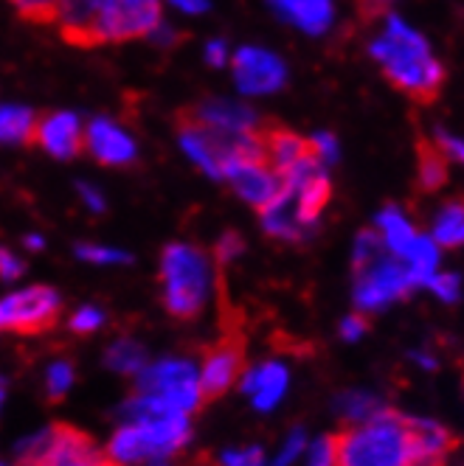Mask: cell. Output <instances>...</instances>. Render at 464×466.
<instances>
[{"label":"cell","instance_id":"cell-31","mask_svg":"<svg viewBox=\"0 0 464 466\" xmlns=\"http://www.w3.org/2000/svg\"><path fill=\"white\" fill-rule=\"evenodd\" d=\"M264 450L262 447H245V450H228L220 455L217 463L211 466H264Z\"/></svg>","mask_w":464,"mask_h":466},{"label":"cell","instance_id":"cell-29","mask_svg":"<svg viewBox=\"0 0 464 466\" xmlns=\"http://www.w3.org/2000/svg\"><path fill=\"white\" fill-rule=\"evenodd\" d=\"M77 256L93 264H129L132 261L129 253L119 248H105V245H77Z\"/></svg>","mask_w":464,"mask_h":466},{"label":"cell","instance_id":"cell-4","mask_svg":"<svg viewBox=\"0 0 464 466\" xmlns=\"http://www.w3.org/2000/svg\"><path fill=\"white\" fill-rule=\"evenodd\" d=\"M160 284H163V307L170 315L180 320H191L201 315L209 284L211 268L201 248L194 245H170L160 256Z\"/></svg>","mask_w":464,"mask_h":466},{"label":"cell","instance_id":"cell-1","mask_svg":"<svg viewBox=\"0 0 464 466\" xmlns=\"http://www.w3.org/2000/svg\"><path fill=\"white\" fill-rule=\"evenodd\" d=\"M369 51L380 62L386 82L406 93L414 105L428 107L442 96L448 82L445 65L430 54L428 40L400 17L388 15L386 31L369 46Z\"/></svg>","mask_w":464,"mask_h":466},{"label":"cell","instance_id":"cell-46","mask_svg":"<svg viewBox=\"0 0 464 466\" xmlns=\"http://www.w3.org/2000/svg\"><path fill=\"white\" fill-rule=\"evenodd\" d=\"M26 245H28V250H43L46 239L43 237H26Z\"/></svg>","mask_w":464,"mask_h":466},{"label":"cell","instance_id":"cell-15","mask_svg":"<svg viewBox=\"0 0 464 466\" xmlns=\"http://www.w3.org/2000/svg\"><path fill=\"white\" fill-rule=\"evenodd\" d=\"M183 113L206 127L225 132H253L262 121L253 107L242 102H231V98H206V102L183 107Z\"/></svg>","mask_w":464,"mask_h":466},{"label":"cell","instance_id":"cell-49","mask_svg":"<svg viewBox=\"0 0 464 466\" xmlns=\"http://www.w3.org/2000/svg\"><path fill=\"white\" fill-rule=\"evenodd\" d=\"M0 466H12V463H0Z\"/></svg>","mask_w":464,"mask_h":466},{"label":"cell","instance_id":"cell-48","mask_svg":"<svg viewBox=\"0 0 464 466\" xmlns=\"http://www.w3.org/2000/svg\"><path fill=\"white\" fill-rule=\"evenodd\" d=\"M150 466H172V463H167V461L160 458V461H155V463H150Z\"/></svg>","mask_w":464,"mask_h":466},{"label":"cell","instance_id":"cell-19","mask_svg":"<svg viewBox=\"0 0 464 466\" xmlns=\"http://www.w3.org/2000/svg\"><path fill=\"white\" fill-rule=\"evenodd\" d=\"M276 17L295 23L307 35H324L333 23V0H268Z\"/></svg>","mask_w":464,"mask_h":466},{"label":"cell","instance_id":"cell-40","mask_svg":"<svg viewBox=\"0 0 464 466\" xmlns=\"http://www.w3.org/2000/svg\"><path fill=\"white\" fill-rule=\"evenodd\" d=\"M357 12H360V20H377V17H388L391 15V0H357Z\"/></svg>","mask_w":464,"mask_h":466},{"label":"cell","instance_id":"cell-2","mask_svg":"<svg viewBox=\"0 0 464 466\" xmlns=\"http://www.w3.org/2000/svg\"><path fill=\"white\" fill-rule=\"evenodd\" d=\"M335 466H414L411 419L380 410L335 439Z\"/></svg>","mask_w":464,"mask_h":466},{"label":"cell","instance_id":"cell-14","mask_svg":"<svg viewBox=\"0 0 464 466\" xmlns=\"http://www.w3.org/2000/svg\"><path fill=\"white\" fill-rule=\"evenodd\" d=\"M225 180H231L234 191L245 199V203H251L256 211H262L264 206H271L284 188V177L276 169H271L268 163L237 166V169L231 172Z\"/></svg>","mask_w":464,"mask_h":466},{"label":"cell","instance_id":"cell-20","mask_svg":"<svg viewBox=\"0 0 464 466\" xmlns=\"http://www.w3.org/2000/svg\"><path fill=\"white\" fill-rule=\"evenodd\" d=\"M414 432V466H442L445 455L453 447L450 432L428 419H411Z\"/></svg>","mask_w":464,"mask_h":466},{"label":"cell","instance_id":"cell-33","mask_svg":"<svg viewBox=\"0 0 464 466\" xmlns=\"http://www.w3.org/2000/svg\"><path fill=\"white\" fill-rule=\"evenodd\" d=\"M428 287L434 289L442 301H459V292H461V287H459V276L456 273H442V276H430L428 279Z\"/></svg>","mask_w":464,"mask_h":466},{"label":"cell","instance_id":"cell-7","mask_svg":"<svg viewBox=\"0 0 464 466\" xmlns=\"http://www.w3.org/2000/svg\"><path fill=\"white\" fill-rule=\"evenodd\" d=\"M160 23V0H102L96 23L98 46L144 40Z\"/></svg>","mask_w":464,"mask_h":466},{"label":"cell","instance_id":"cell-25","mask_svg":"<svg viewBox=\"0 0 464 466\" xmlns=\"http://www.w3.org/2000/svg\"><path fill=\"white\" fill-rule=\"evenodd\" d=\"M464 239V211H461V199H453L448 203L437 222H434V242L445 245V248H459Z\"/></svg>","mask_w":464,"mask_h":466},{"label":"cell","instance_id":"cell-11","mask_svg":"<svg viewBox=\"0 0 464 466\" xmlns=\"http://www.w3.org/2000/svg\"><path fill=\"white\" fill-rule=\"evenodd\" d=\"M231 68H234V79L242 93H273L287 82V68L284 62L253 46H245L231 59Z\"/></svg>","mask_w":464,"mask_h":466},{"label":"cell","instance_id":"cell-44","mask_svg":"<svg viewBox=\"0 0 464 466\" xmlns=\"http://www.w3.org/2000/svg\"><path fill=\"white\" fill-rule=\"evenodd\" d=\"M225 59H228V46H225V40H211V43L206 46V62L211 65V68H222Z\"/></svg>","mask_w":464,"mask_h":466},{"label":"cell","instance_id":"cell-37","mask_svg":"<svg viewBox=\"0 0 464 466\" xmlns=\"http://www.w3.org/2000/svg\"><path fill=\"white\" fill-rule=\"evenodd\" d=\"M315 147V155L321 163H335L338 160V138L329 136V132H318V136L310 138Z\"/></svg>","mask_w":464,"mask_h":466},{"label":"cell","instance_id":"cell-24","mask_svg":"<svg viewBox=\"0 0 464 466\" xmlns=\"http://www.w3.org/2000/svg\"><path fill=\"white\" fill-rule=\"evenodd\" d=\"M377 225H380V239H383V245H386V250L391 253V256H397L400 258L406 250H408V245L414 242V228H411V222L403 217V211L400 208H394V206H388L380 217H377Z\"/></svg>","mask_w":464,"mask_h":466},{"label":"cell","instance_id":"cell-27","mask_svg":"<svg viewBox=\"0 0 464 466\" xmlns=\"http://www.w3.org/2000/svg\"><path fill=\"white\" fill-rule=\"evenodd\" d=\"M26 23L51 25L59 17V0H9Z\"/></svg>","mask_w":464,"mask_h":466},{"label":"cell","instance_id":"cell-39","mask_svg":"<svg viewBox=\"0 0 464 466\" xmlns=\"http://www.w3.org/2000/svg\"><path fill=\"white\" fill-rule=\"evenodd\" d=\"M23 270H26V264L15 253L6 250V248H0V279H4V281H15V279L23 276Z\"/></svg>","mask_w":464,"mask_h":466},{"label":"cell","instance_id":"cell-45","mask_svg":"<svg viewBox=\"0 0 464 466\" xmlns=\"http://www.w3.org/2000/svg\"><path fill=\"white\" fill-rule=\"evenodd\" d=\"M172 4L180 12H186V15H203V12H209V0H172Z\"/></svg>","mask_w":464,"mask_h":466},{"label":"cell","instance_id":"cell-28","mask_svg":"<svg viewBox=\"0 0 464 466\" xmlns=\"http://www.w3.org/2000/svg\"><path fill=\"white\" fill-rule=\"evenodd\" d=\"M338 410L352 421H366L375 413H380L383 408L377 402V396H372V393H344L338 399Z\"/></svg>","mask_w":464,"mask_h":466},{"label":"cell","instance_id":"cell-42","mask_svg":"<svg viewBox=\"0 0 464 466\" xmlns=\"http://www.w3.org/2000/svg\"><path fill=\"white\" fill-rule=\"evenodd\" d=\"M434 144L448 155V157H453V160H461V155H464V149H461V141L459 138H453L450 132H445V129H437V138H434Z\"/></svg>","mask_w":464,"mask_h":466},{"label":"cell","instance_id":"cell-30","mask_svg":"<svg viewBox=\"0 0 464 466\" xmlns=\"http://www.w3.org/2000/svg\"><path fill=\"white\" fill-rule=\"evenodd\" d=\"M71 385H74V365L71 362H54L46 374V388H48L51 399H59L62 393H68Z\"/></svg>","mask_w":464,"mask_h":466},{"label":"cell","instance_id":"cell-47","mask_svg":"<svg viewBox=\"0 0 464 466\" xmlns=\"http://www.w3.org/2000/svg\"><path fill=\"white\" fill-rule=\"evenodd\" d=\"M4 396H6V382L0 380V402H4Z\"/></svg>","mask_w":464,"mask_h":466},{"label":"cell","instance_id":"cell-26","mask_svg":"<svg viewBox=\"0 0 464 466\" xmlns=\"http://www.w3.org/2000/svg\"><path fill=\"white\" fill-rule=\"evenodd\" d=\"M108 365L119 374H141L147 369V354L139 343L132 340H119L108 351Z\"/></svg>","mask_w":464,"mask_h":466},{"label":"cell","instance_id":"cell-38","mask_svg":"<svg viewBox=\"0 0 464 466\" xmlns=\"http://www.w3.org/2000/svg\"><path fill=\"white\" fill-rule=\"evenodd\" d=\"M310 466H335V439L333 436H326V439L313 444Z\"/></svg>","mask_w":464,"mask_h":466},{"label":"cell","instance_id":"cell-43","mask_svg":"<svg viewBox=\"0 0 464 466\" xmlns=\"http://www.w3.org/2000/svg\"><path fill=\"white\" fill-rule=\"evenodd\" d=\"M77 188H79V194H82V199H85V206H88L90 211H96V214H102V211H105V197H102V191H98L96 186L79 183Z\"/></svg>","mask_w":464,"mask_h":466},{"label":"cell","instance_id":"cell-32","mask_svg":"<svg viewBox=\"0 0 464 466\" xmlns=\"http://www.w3.org/2000/svg\"><path fill=\"white\" fill-rule=\"evenodd\" d=\"M102 323H105V312L98 309V307H82L71 318V329L77 331V335H88V331H96Z\"/></svg>","mask_w":464,"mask_h":466},{"label":"cell","instance_id":"cell-13","mask_svg":"<svg viewBox=\"0 0 464 466\" xmlns=\"http://www.w3.org/2000/svg\"><path fill=\"white\" fill-rule=\"evenodd\" d=\"M37 144L59 160H71V157H79L85 152V129L74 113L40 116Z\"/></svg>","mask_w":464,"mask_h":466},{"label":"cell","instance_id":"cell-10","mask_svg":"<svg viewBox=\"0 0 464 466\" xmlns=\"http://www.w3.org/2000/svg\"><path fill=\"white\" fill-rule=\"evenodd\" d=\"M242 365H245V343L237 331L222 335L220 343H214L206 351L203 360V371H201V393L203 399H217L225 393L231 385L242 377Z\"/></svg>","mask_w":464,"mask_h":466},{"label":"cell","instance_id":"cell-12","mask_svg":"<svg viewBox=\"0 0 464 466\" xmlns=\"http://www.w3.org/2000/svg\"><path fill=\"white\" fill-rule=\"evenodd\" d=\"M85 152L102 166H129L136 160V144L110 118H93L85 129Z\"/></svg>","mask_w":464,"mask_h":466},{"label":"cell","instance_id":"cell-35","mask_svg":"<svg viewBox=\"0 0 464 466\" xmlns=\"http://www.w3.org/2000/svg\"><path fill=\"white\" fill-rule=\"evenodd\" d=\"M150 40H152L155 48H158V46H160V48H175V46L186 43L189 35H180V31H175V28L167 25V23H158V28L150 31Z\"/></svg>","mask_w":464,"mask_h":466},{"label":"cell","instance_id":"cell-6","mask_svg":"<svg viewBox=\"0 0 464 466\" xmlns=\"http://www.w3.org/2000/svg\"><path fill=\"white\" fill-rule=\"evenodd\" d=\"M17 458V466H121L98 452L85 432L65 424H54L23 441Z\"/></svg>","mask_w":464,"mask_h":466},{"label":"cell","instance_id":"cell-22","mask_svg":"<svg viewBox=\"0 0 464 466\" xmlns=\"http://www.w3.org/2000/svg\"><path fill=\"white\" fill-rule=\"evenodd\" d=\"M417 180H419V188L422 191H437L448 183L450 177V157L428 138H419L417 141Z\"/></svg>","mask_w":464,"mask_h":466},{"label":"cell","instance_id":"cell-8","mask_svg":"<svg viewBox=\"0 0 464 466\" xmlns=\"http://www.w3.org/2000/svg\"><path fill=\"white\" fill-rule=\"evenodd\" d=\"M59 309V295L51 287H26L0 301V331H17V335L48 331L54 329Z\"/></svg>","mask_w":464,"mask_h":466},{"label":"cell","instance_id":"cell-23","mask_svg":"<svg viewBox=\"0 0 464 466\" xmlns=\"http://www.w3.org/2000/svg\"><path fill=\"white\" fill-rule=\"evenodd\" d=\"M403 264H406V273H408V281L411 287H422L428 284L430 276H437V268H439V250H437V242L428 239V237H414V242L408 245V250L400 256Z\"/></svg>","mask_w":464,"mask_h":466},{"label":"cell","instance_id":"cell-17","mask_svg":"<svg viewBox=\"0 0 464 466\" xmlns=\"http://www.w3.org/2000/svg\"><path fill=\"white\" fill-rule=\"evenodd\" d=\"M242 390L253 399L256 410H273L287 390V369L282 362H262L242 374Z\"/></svg>","mask_w":464,"mask_h":466},{"label":"cell","instance_id":"cell-16","mask_svg":"<svg viewBox=\"0 0 464 466\" xmlns=\"http://www.w3.org/2000/svg\"><path fill=\"white\" fill-rule=\"evenodd\" d=\"M102 0H59V31L62 40L77 48H96V23Z\"/></svg>","mask_w":464,"mask_h":466},{"label":"cell","instance_id":"cell-41","mask_svg":"<svg viewBox=\"0 0 464 466\" xmlns=\"http://www.w3.org/2000/svg\"><path fill=\"white\" fill-rule=\"evenodd\" d=\"M366 329H369L366 318H363V315H349L341 323V338L344 340H360L363 335H366Z\"/></svg>","mask_w":464,"mask_h":466},{"label":"cell","instance_id":"cell-36","mask_svg":"<svg viewBox=\"0 0 464 466\" xmlns=\"http://www.w3.org/2000/svg\"><path fill=\"white\" fill-rule=\"evenodd\" d=\"M302 450H304V432L295 430V432H290V436H287V441H284L282 452L276 455L273 466H290L298 455H302Z\"/></svg>","mask_w":464,"mask_h":466},{"label":"cell","instance_id":"cell-21","mask_svg":"<svg viewBox=\"0 0 464 466\" xmlns=\"http://www.w3.org/2000/svg\"><path fill=\"white\" fill-rule=\"evenodd\" d=\"M37 124L40 116L28 107L17 105H0V144H37Z\"/></svg>","mask_w":464,"mask_h":466},{"label":"cell","instance_id":"cell-34","mask_svg":"<svg viewBox=\"0 0 464 466\" xmlns=\"http://www.w3.org/2000/svg\"><path fill=\"white\" fill-rule=\"evenodd\" d=\"M242 250H245L242 237H240V233H234V230H228V233H222V239L217 242V261L228 264V261H234Z\"/></svg>","mask_w":464,"mask_h":466},{"label":"cell","instance_id":"cell-9","mask_svg":"<svg viewBox=\"0 0 464 466\" xmlns=\"http://www.w3.org/2000/svg\"><path fill=\"white\" fill-rule=\"evenodd\" d=\"M357 273V287H355V304L360 309H383L397 298H403L411 289L406 264L391 256L388 250H383L380 256H375L366 268L355 270Z\"/></svg>","mask_w":464,"mask_h":466},{"label":"cell","instance_id":"cell-3","mask_svg":"<svg viewBox=\"0 0 464 466\" xmlns=\"http://www.w3.org/2000/svg\"><path fill=\"white\" fill-rule=\"evenodd\" d=\"M203 405L201 371L189 360H160L139 374V396H132L127 419H158L170 413H191Z\"/></svg>","mask_w":464,"mask_h":466},{"label":"cell","instance_id":"cell-5","mask_svg":"<svg viewBox=\"0 0 464 466\" xmlns=\"http://www.w3.org/2000/svg\"><path fill=\"white\" fill-rule=\"evenodd\" d=\"M189 419L183 413H170L158 419H136L116 430L110 441V458L116 463L160 461L180 450L189 441Z\"/></svg>","mask_w":464,"mask_h":466},{"label":"cell","instance_id":"cell-18","mask_svg":"<svg viewBox=\"0 0 464 466\" xmlns=\"http://www.w3.org/2000/svg\"><path fill=\"white\" fill-rule=\"evenodd\" d=\"M262 217V228L264 233H271L273 239H284V242H298L304 239L310 228L302 225V219H298V211H295V199H293V191L284 186L282 194L273 199L271 206H264L259 211Z\"/></svg>","mask_w":464,"mask_h":466}]
</instances>
